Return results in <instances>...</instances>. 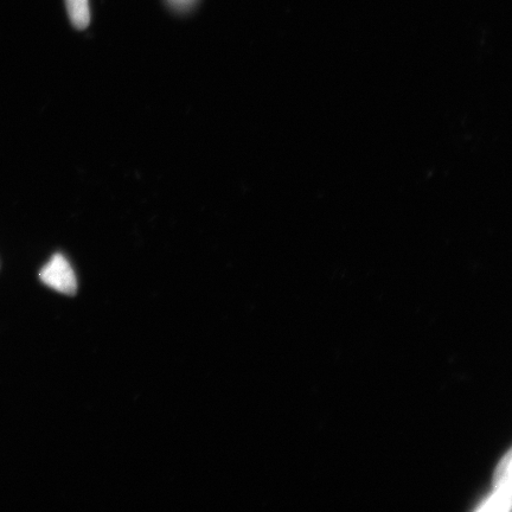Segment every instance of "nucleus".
I'll return each instance as SVG.
<instances>
[{
	"label": "nucleus",
	"mask_w": 512,
	"mask_h": 512,
	"mask_svg": "<svg viewBox=\"0 0 512 512\" xmlns=\"http://www.w3.org/2000/svg\"><path fill=\"white\" fill-rule=\"evenodd\" d=\"M44 285L67 296L78 291V280L69 261L62 254H55L40 273Z\"/></svg>",
	"instance_id": "1"
},
{
	"label": "nucleus",
	"mask_w": 512,
	"mask_h": 512,
	"mask_svg": "<svg viewBox=\"0 0 512 512\" xmlns=\"http://www.w3.org/2000/svg\"><path fill=\"white\" fill-rule=\"evenodd\" d=\"M511 456L508 452L502 463L497 466L494 476L495 491L486 499V507L480 510H504L503 504L510 507Z\"/></svg>",
	"instance_id": "2"
},
{
	"label": "nucleus",
	"mask_w": 512,
	"mask_h": 512,
	"mask_svg": "<svg viewBox=\"0 0 512 512\" xmlns=\"http://www.w3.org/2000/svg\"><path fill=\"white\" fill-rule=\"evenodd\" d=\"M66 6L70 22L74 28L86 29L91 22V9H89V0H66Z\"/></svg>",
	"instance_id": "3"
},
{
	"label": "nucleus",
	"mask_w": 512,
	"mask_h": 512,
	"mask_svg": "<svg viewBox=\"0 0 512 512\" xmlns=\"http://www.w3.org/2000/svg\"><path fill=\"white\" fill-rule=\"evenodd\" d=\"M172 8L178 11L189 10L192 5L196 3V0H168Z\"/></svg>",
	"instance_id": "4"
}]
</instances>
